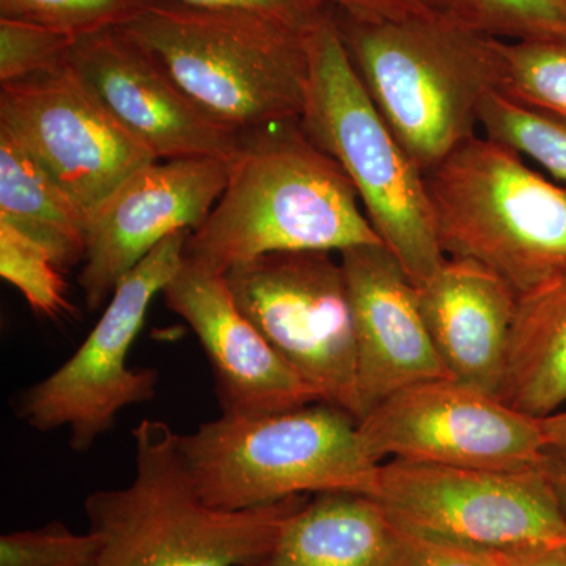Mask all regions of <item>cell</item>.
Listing matches in <instances>:
<instances>
[{"mask_svg":"<svg viewBox=\"0 0 566 566\" xmlns=\"http://www.w3.org/2000/svg\"><path fill=\"white\" fill-rule=\"evenodd\" d=\"M387 566H504V564L497 551L461 545L452 539L419 534L395 524L392 553Z\"/></svg>","mask_w":566,"mask_h":566,"instance_id":"83f0119b","label":"cell"},{"mask_svg":"<svg viewBox=\"0 0 566 566\" xmlns=\"http://www.w3.org/2000/svg\"><path fill=\"white\" fill-rule=\"evenodd\" d=\"M397 526L490 551L565 542L566 516L542 468L381 463L374 495Z\"/></svg>","mask_w":566,"mask_h":566,"instance_id":"30bf717a","label":"cell"},{"mask_svg":"<svg viewBox=\"0 0 566 566\" xmlns=\"http://www.w3.org/2000/svg\"><path fill=\"white\" fill-rule=\"evenodd\" d=\"M394 536V521L371 495H311L270 551L245 566H387Z\"/></svg>","mask_w":566,"mask_h":566,"instance_id":"ac0fdd59","label":"cell"},{"mask_svg":"<svg viewBox=\"0 0 566 566\" xmlns=\"http://www.w3.org/2000/svg\"><path fill=\"white\" fill-rule=\"evenodd\" d=\"M76 41L46 25L0 18V84L61 69Z\"/></svg>","mask_w":566,"mask_h":566,"instance_id":"484cf974","label":"cell"},{"mask_svg":"<svg viewBox=\"0 0 566 566\" xmlns=\"http://www.w3.org/2000/svg\"><path fill=\"white\" fill-rule=\"evenodd\" d=\"M230 161L218 158L169 159L140 167L92 211L80 285L91 311L111 300L166 238L196 232L229 180Z\"/></svg>","mask_w":566,"mask_h":566,"instance_id":"4fadbf2b","label":"cell"},{"mask_svg":"<svg viewBox=\"0 0 566 566\" xmlns=\"http://www.w3.org/2000/svg\"><path fill=\"white\" fill-rule=\"evenodd\" d=\"M300 126L345 170L368 221L416 286L446 263L424 174L357 76L333 10L308 32V82Z\"/></svg>","mask_w":566,"mask_h":566,"instance_id":"52a82bcc","label":"cell"},{"mask_svg":"<svg viewBox=\"0 0 566 566\" xmlns=\"http://www.w3.org/2000/svg\"><path fill=\"white\" fill-rule=\"evenodd\" d=\"M368 244L385 243L356 188L297 120L241 134L226 189L189 234L182 260L226 275L270 253Z\"/></svg>","mask_w":566,"mask_h":566,"instance_id":"6da1fadb","label":"cell"},{"mask_svg":"<svg viewBox=\"0 0 566 566\" xmlns=\"http://www.w3.org/2000/svg\"><path fill=\"white\" fill-rule=\"evenodd\" d=\"M191 233L166 238L123 277L84 344L54 374L18 395L20 419L41 433L66 428L71 449L84 453L114 428L123 409L156 397L158 370L129 367L128 354L151 301L180 270Z\"/></svg>","mask_w":566,"mask_h":566,"instance_id":"ba28073f","label":"cell"},{"mask_svg":"<svg viewBox=\"0 0 566 566\" xmlns=\"http://www.w3.org/2000/svg\"><path fill=\"white\" fill-rule=\"evenodd\" d=\"M499 93L523 106L566 118V35L502 41Z\"/></svg>","mask_w":566,"mask_h":566,"instance_id":"7402d4cb","label":"cell"},{"mask_svg":"<svg viewBox=\"0 0 566 566\" xmlns=\"http://www.w3.org/2000/svg\"><path fill=\"white\" fill-rule=\"evenodd\" d=\"M234 303L283 363L359 422L356 333L340 259L333 252H279L226 274Z\"/></svg>","mask_w":566,"mask_h":566,"instance_id":"9c48e42d","label":"cell"},{"mask_svg":"<svg viewBox=\"0 0 566 566\" xmlns=\"http://www.w3.org/2000/svg\"><path fill=\"white\" fill-rule=\"evenodd\" d=\"M338 256L353 307L360 420L405 387L450 376L428 334L417 286L394 253L368 244Z\"/></svg>","mask_w":566,"mask_h":566,"instance_id":"2e32d148","label":"cell"},{"mask_svg":"<svg viewBox=\"0 0 566 566\" xmlns=\"http://www.w3.org/2000/svg\"><path fill=\"white\" fill-rule=\"evenodd\" d=\"M132 436V483L95 491L84 502L88 531L99 538L92 566L251 565L311 497L238 512L212 509L197 494L170 424L144 419Z\"/></svg>","mask_w":566,"mask_h":566,"instance_id":"3957f363","label":"cell"},{"mask_svg":"<svg viewBox=\"0 0 566 566\" xmlns=\"http://www.w3.org/2000/svg\"><path fill=\"white\" fill-rule=\"evenodd\" d=\"M99 551L93 532L74 534L61 521L0 538V566H92Z\"/></svg>","mask_w":566,"mask_h":566,"instance_id":"4316f807","label":"cell"},{"mask_svg":"<svg viewBox=\"0 0 566 566\" xmlns=\"http://www.w3.org/2000/svg\"><path fill=\"white\" fill-rule=\"evenodd\" d=\"M0 126L87 218L129 175L158 161L112 117L69 62L0 84Z\"/></svg>","mask_w":566,"mask_h":566,"instance_id":"7c38bea8","label":"cell"},{"mask_svg":"<svg viewBox=\"0 0 566 566\" xmlns=\"http://www.w3.org/2000/svg\"><path fill=\"white\" fill-rule=\"evenodd\" d=\"M178 447L200 499L229 512L300 495L374 497L381 468L365 452L356 417L323 401L275 415L221 416L178 434Z\"/></svg>","mask_w":566,"mask_h":566,"instance_id":"8992f818","label":"cell"},{"mask_svg":"<svg viewBox=\"0 0 566 566\" xmlns=\"http://www.w3.org/2000/svg\"><path fill=\"white\" fill-rule=\"evenodd\" d=\"M543 471L553 486L558 505L566 516V450L547 447Z\"/></svg>","mask_w":566,"mask_h":566,"instance_id":"1f68e13d","label":"cell"},{"mask_svg":"<svg viewBox=\"0 0 566 566\" xmlns=\"http://www.w3.org/2000/svg\"><path fill=\"white\" fill-rule=\"evenodd\" d=\"M365 452L450 468L531 471L547 442L539 419L452 378L398 390L357 422Z\"/></svg>","mask_w":566,"mask_h":566,"instance_id":"8fae6325","label":"cell"},{"mask_svg":"<svg viewBox=\"0 0 566 566\" xmlns=\"http://www.w3.org/2000/svg\"><path fill=\"white\" fill-rule=\"evenodd\" d=\"M539 423L546 436L547 447L566 450V409L539 419Z\"/></svg>","mask_w":566,"mask_h":566,"instance_id":"d6a6232c","label":"cell"},{"mask_svg":"<svg viewBox=\"0 0 566 566\" xmlns=\"http://www.w3.org/2000/svg\"><path fill=\"white\" fill-rule=\"evenodd\" d=\"M334 13L357 21H401L446 9V0H319Z\"/></svg>","mask_w":566,"mask_h":566,"instance_id":"f546056e","label":"cell"},{"mask_svg":"<svg viewBox=\"0 0 566 566\" xmlns=\"http://www.w3.org/2000/svg\"><path fill=\"white\" fill-rule=\"evenodd\" d=\"M202 9L243 10L273 18L301 31H311L329 13L319 0H175Z\"/></svg>","mask_w":566,"mask_h":566,"instance_id":"f1b7e54d","label":"cell"},{"mask_svg":"<svg viewBox=\"0 0 566 566\" xmlns=\"http://www.w3.org/2000/svg\"><path fill=\"white\" fill-rule=\"evenodd\" d=\"M334 18L365 91L423 174L479 134L482 104L501 85L502 40L447 10L401 21Z\"/></svg>","mask_w":566,"mask_h":566,"instance_id":"7a4b0ae2","label":"cell"},{"mask_svg":"<svg viewBox=\"0 0 566 566\" xmlns=\"http://www.w3.org/2000/svg\"><path fill=\"white\" fill-rule=\"evenodd\" d=\"M417 292L428 334L450 378L497 397L516 293L486 268L460 259H447Z\"/></svg>","mask_w":566,"mask_h":566,"instance_id":"e0dca14e","label":"cell"},{"mask_svg":"<svg viewBox=\"0 0 566 566\" xmlns=\"http://www.w3.org/2000/svg\"><path fill=\"white\" fill-rule=\"evenodd\" d=\"M0 275L18 290L33 314L59 319L71 312L63 271L46 248L0 222Z\"/></svg>","mask_w":566,"mask_h":566,"instance_id":"603a6c76","label":"cell"},{"mask_svg":"<svg viewBox=\"0 0 566 566\" xmlns=\"http://www.w3.org/2000/svg\"><path fill=\"white\" fill-rule=\"evenodd\" d=\"M87 216L0 126V222L46 248L63 273L84 262Z\"/></svg>","mask_w":566,"mask_h":566,"instance_id":"ffe728a7","label":"cell"},{"mask_svg":"<svg viewBox=\"0 0 566 566\" xmlns=\"http://www.w3.org/2000/svg\"><path fill=\"white\" fill-rule=\"evenodd\" d=\"M161 294L202 345L221 416L275 415L322 401L241 312L226 275L182 260Z\"/></svg>","mask_w":566,"mask_h":566,"instance_id":"9a60e30c","label":"cell"},{"mask_svg":"<svg viewBox=\"0 0 566 566\" xmlns=\"http://www.w3.org/2000/svg\"><path fill=\"white\" fill-rule=\"evenodd\" d=\"M200 111L237 134L297 122L308 32L243 10L155 0L123 25Z\"/></svg>","mask_w":566,"mask_h":566,"instance_id":"277c9868","label":"cell"},{"mask_svg":"<svg viewBox=\"0 0 566 566\" xmlns=\"http://www.w3.org/2000/svg\"><path fill=\"white\" fill-rule=\"evenodd\" d=\"M504 566H566L565 542L497 551Z\"/></svg>","mask_w":566,"mask_h":566,"instance_id":"4dcf8cb0","label":"cell"},{"mask_svg":"<svg viewBox=\"0 0 566 566\" xmlns=\"http://www.w3.org/2000/svg\"><path fill=\"white\" fill-rule=\"evenodd\" d=\"M155 0H0V18L35 22L80 36L118 29L139 18Z\"/></svg>","mask_w":566,"mask_h":566,"instance_id":"d4e9b609","label":"cell"},{"mask_svg":"<svg viewBox=\"0 0 566 566\" xmlns=\"http://www.w3.org/2000/svg\"><path fill=\"white\" fill-rule=\"evenodd\" d=\"M480 129L483 136L513 148L566 185V118L493 92L480 109Z\"/></svg>","mask_w":566,"mask_h":566,"instance_id":"44dd1931","label":"cell"},{"mask_svg":"<svg viewBox=\"0 0 566 566\" xmlns=\"http://www.w3.org/2000/svg\"><path fill=\"white\" fill-rule=\"evenodd\" d=\"M424 182L447 259L486 268L517 297L566 275V185L513 148L476 134Z\"/></svg>","mask_w":566,"mask_h":566,"instance_id":"5b68a950","label":"cell"},{"mask_svg":"<svg viewBox=\"0 0 566 566\" xmlns=\"http://www.w3.org/2000/svg\"><path fill=\"white\" fill-rule=\"evenodd\" d=\"M69 63L112 117L159 161H230L240 134L200 111L155 57L122 29L80 36Z\"/></svg>","mask_w":566,"mask_h":566,"instance_id":"5bb4252c","label":"cell"},{"mask_svg":"<svg viewBox=\"0 0 566 566\" xmlns=\"http://www.w3.org/2000/svg\"><path fill=\"white\" fill-rule=\"evenodd\" d=\"M497 397L535 419L556 415L566 405V275L517 297Z\"/></svg>","mask_w":566,"mask_h":566,"instance_id":"d6986e66","label":"cell"},{"mask_svg":"<svg viewBox=\"0 0 566 566\" xmlns=\"http://www.w3.org/2000/svg\"><path fill=\"white\" fill-rule=\"evenodd\" d=\"M446 10L495 40L566 35V0H446Z\"/></svg>","mask_w":566,"mask_h":566,"instance_id":"cb8c5ba5","label":"cell"}]
</instances>
